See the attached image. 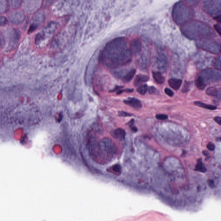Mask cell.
Wrapping results in <instances>:
<instances>
[{
	"label": "cell",
	"instance_id": "cell-7",
	"mask_svg": "<svg viewBox=\"0 0 221 221\" xmlns=\"http://www.w3.org/2000/svg\"><path fill=\"white\" fill-rule=\"evenodd\" d=\"M130 47V50L131 52L134 54H136L140 52L141 49V42L139 39H135L131 42Z\"/></svg>",
	"mask_w": 221,
	"mask_h": 221
},
{
	"label": "cell",
	"instance_id": "cell-31",
	"mask_svg": "<svg viewBox=\"0 0 221 221\" xmlns=\"http://www.w3.org/2000/svg\"><path fill=\"white\" fill-rule=\"evenodd\" d=\"M203 153L204 155L205 156H208L209 155V153L207 151L204 150L203 151Z\"/></svg>",
	"mask_w": 221,
	"mask_h": 221
},
{
	"label": "cell",
	"instance_id": "cell-30",
	"mask_svg": "<svg viewBox=\"0 0 221 221\" xmlns=\"http://www.w3.org/2000/svg\"><path fill=\"white\" fill-rule=\"evenodd\" d=\"M122 87H123V86H117L115 88V89H114L113 90H112L111 92H114L116 90H119L120 89H121V88H122Z\"/></svg>",
	"mask_w": 221,
	"mask_h": 221
},
{
	"label": "cell",
	"instance_id": "cell-17",
	"mask_svg": "<svg viewBox=\"0 0 221 221\" xmlns=\"http://www.w3.org/2000/svg\"><path fill=\"white\" fill-rule=\"evenodd\" d=\"M148 86L147 85V84H144L139 87V88L137 89V91L138 93L142 95H144L148 91Z\"/></svg>",
	"mask_w": 221,
	"mask_h": 221
},
{
	"label": "cell",
	"instance_id": "cell-19",
	"mask_svg": "<svg viewBox=\"0 0 221 221\" xmlns=\"http://www.w3.org/2000/svg\"><path fill=\"white\" fill-rule=\"evenodd\" d=\"M191 86V82H188V81H185L181 91L182 93L187 92L190 89Z\"/></svg>",
	"mask_w": 221,
	"mask_h": 221
},
{
	"label": "cell",
	"instance_id": "cell-27",
	"mask_svg": "<svg viewBox=\"0 0 221 221\" xmlns=\"http://www.w3.org/2000/svg\"><path fill=\"white\" fill-rule=\"evenodd\" d=\"M208 182L210 188H215V184H214V182L213 180L209 179L208 181Z\"/></svg>",
	"mask_w": 221,
	"mask_h": 221
},
{
	"label": "cell",
	"instance_id": "cell-10",
	"mask_svg": "<svg viewBox=\"0 0 221 221\" xmlns=\"http://www.w3.org/2000/svg\"><path fill=\"white\" fill-rule=\"evenodd\" d=\"M126 132L125 130L121 128L116 129L112 133L113 137L118 139H123L125 138Z\"/></svg>",
	"mask_w": 221,
	"mask_h": 221
},
{
	"label": "cell",
	"instance_id": "cell-3",
	"mask_svg": "<svg viewBox=\"0 0 221 221\" xmlns=\"http://www.w3.org/2000/svg\"><path fill=\"white\" fill-rule=\"evenodd\" d=\"M194 13L193 10L182 2L177 3L174 6L172 17L177 24H182L193 18Z\"/></svg>",
	"mask_w": 221,
	"mask_h": 221
},
{
	"label": "cell",
	"instance_id": "cell-28",
	"mask_svg": "<svg viewBox=\"0 0 221 221\" xmlns=\"http://www.w3.org/2000/svg\"><path fill=\"white\" fill-rule=\"evenodd\" d=\"M214 120H215V121L217 123H218L219 125H221V117H219V116H217V117H215V118H214Z\"/></svg>",
	"mask_w": 221,
	"mask_h": 221
},
{
	"label": "cell",
	"instance_id": "cell-15",
	"mask_svg": "<svg viewBox=\"0 0 221 221\" xmlns=\"http://www.w3.org/2000/svg\"><path fill=\"white\" fill-rule=\"evenodd\" d=\"M194 104L199 106V107L203 108H206L207 109L210 110H214L217 108L216 106L210 105L206 104L205 103H203L199 101H196L194 102Z\"/></svg>",
	"mask_w": 221,
	"mask_h": 221
},
{
	"label": "cell",
	"instance_id": "cell-9",
	"mask_svg": "<svg viewBox=\"0 0 221 221\" xmlns=\"http://www.w3.org/2000/svg\"><path fill=\"white\" fill-rule=\"evenodd\" d=\"M168 82L171 87L175 90H177L181 86L182 81L178 79L171 78L168 80Z\"/></svg>",
	"mask_w": 221,
	"mask_h": 221
},
{
	"label": "cell",
	"instance_id": "cell-18",
	"mask_svg": "<svg viewBox=\"0 0 221 221\" xmlns=\"http://www.w3.org/2000/svg\"><path fill=\"white\" fill-rule=\"evenodd\" d=\"M221 57L220 56L216 57L213 61V66L219 71L221 70Z\"/></svg>",
	"mask_w": 221,
	"mask_h": 221
},
{
	"label": "cell",
	"instance_id": "cell-24",
	"mask_svg": "<svg viewBox=\"0 0 221 221\" xmlns=\"http://www.w3.org/2000/svg\"><path fill=\"white\" fill-rule=\"evenodd\" d=\"M165 93L170 97L173 96L174 93L172 90L169 89L168 88H166L165 89Z\"/></svg>",
	"mask_w": 221,
	"mask_h": 221
},
{
	"label": "cell",
	"instance_id": "cell-4",
	"mask_svg": "<svg viewBox=\"0 0 221 221\" xmlns=\"http://www.w3.org/2000/svg\"><path fill=\"white\" fill-rule=\"evenodd\" d=\"M203 6L205 10L211 15L215 16V17L220 19L218 12L220 13V0H202Z\"/></svg>",
	"mask_w": 221,
	"mask_h": 221
},
{
	"label": "cell",
	"instance_id": "cell-2",
	"mask_svg": "<svg viewBox=\"0 0 221 221\" xmlns=\"http://www.w3.org/2000/svg\"><path fill=\"white\" fill-rule=\"evenodd\" d=\"M181 32L186 37L190 39L198 37H206L212 33V30L208 25L199 21H191L184 25Z\"/></svg>",
	"mask_w": 221,
	"mask_h": 221
},
{
	"label": "cell",
	"instance_id": "cell-23",
	"mask_svg": "<svg viewBox=\"0 0 221 221\" xmlns=\"http://www.w3.org/2000/svg\"><path fill=\"white\" fill-rule=\"evenodd\" d=\"M134 91V89H123V90H119L117 92V94H118V95H119V94H121L122 93H132Z\"/></svg>",
	"mask_w": 221,
	"mask_h": 221
},
{
	"label": "cell",
	"instance_id": "cell-22",
	"mask_svg": "<svg viewBox=\"0 0 221 221\" xmlns=\"http://www.w3.org/2000/svg\"><path fill=\"white\" fill-rule=\"evenodd\" d=\"M156 117L157 119L160 120H165L168 118V115L165 114H157Z\"/></svg>",
	"mask_w": 221,
	"mask_h": 221
},
{
	"label": "cell",
	"instance_id": "cell-29",
	"mask_svg": "<svg viewBox=\"0 0 221 221\" xmlns=\"http://www.w3.org/2000/svg\"><path fill=\"white\" fill-rule=\"evenodd\" d=\"M114 171H116V172H120L121 170V166L119 165H115L114 167Z\"/></svg>",
	"mask_w": 221,
	"mask_h": 221
},
{
	"label": "cell",
	"instance_id": "cell-16",
	"mask_svg": "<svg viewBox=\"0 0 221 221\" xmlns=\"http://www.w3.org/2000/svg\"><path fill=\"white\" fill-rule=\"evenodd\" d=\"M195 171L204 173L206 171V168L202 162V158H199L197 161V165H196Z\"/></svg>",
	"mask_w": 221,
	"mask_h": 221
},
{
	"label": "cell",
	"instance_id": "cell-26",
	"mask_svg": "<svg viewBox=\"0 0 221 221\" xmlns=\"http://www.w3.org/2000/svg\"><path fill=\"white\" fill-rule=\"evenodd\" d=\"M148 92L149 93V94H153L156 93V88L154 86H150L149 88H148Z\"/></svg>",
	"mask_w": 221,
	"mask_h": 221
},
{
	"label": "cell",
	"instance_id": "cell-6",
	"mask_svg": "<svg viewBox=\"0 0 221 221\" xmlns=\"http://www.w3.org/2000/svg\"><path fill=\"white\" fill-rule=\"evenodd\" d=\"M123 102L125 104L133 107L134 108L139 109L141 108L142 106L140 101L136 98H129L128 99L123 101Z\"/></svg>",
	"mask_w": 221,
	"mask_h": 221
},
{
	"label": "cell",
	"instance_id": "cell-1",
	"mask_svg": "<svg viewBox=\"0 0 221 221\" xmlns=\"http://www.w3.org/2000/svg\"><path fill=\"white\" fill-rule=\"evenodd\" d=\"M132 52L127 48V42L123 38L112 40L102 51L100 60L103 65L109 69H116L129 63Z\"/></svg>",
	"mask_w": 221,
	"mask_h": 221
},
{
	"label": "cell",
	"instance_id": "cell-5",
	"mask_svg": "<svg viewBox=\"0 0 221 221\" xmlns=\"http://www.w3.org/2000/svg\"><path fill=\"white\" fill-rule=\"evenodd\" d=\"M197 45L199 48L212 53H218L220 51V45L217 43L208 40L198 42Z\"/></svg>",
	"mask_w": 221,
	"mask_h": 221
},
{
	"label": "cell",
	"instance_id": "cell-20",
	"mask_svg": "<svg viewBox=\"0 0 221 221\" xmlns=\"http://www.w3.org/2000/svg\"><path fill=\"white\" fill-rule=\"evenodd\" d=\"M118 115L120 117H131V116H132L133 115V114H132L131 113H128L127 112L121 111V112H118Z\"/></svg>",
	"mask_w": 221,
	"mask_h": 221
},
{
	"label": "cell",
	"instance_id": "cell-12",
	"mask_svg": "<svg viewBox=\"0 0 221 221\" xmlns=\"http://www.w3.org/2000/svg\"><path fill=\"white\" fill-rule=\"evenodd\" d=\"M196 86L200 90H203L206 86L204 80L201 76H198L195 80Z\"/></svg>",
	"mask_w": 221,
	"mask_h": 221
},
{
	"label": "cell",
	"instance_id": "cell-13",
	"mask_svg": "<svg viewBox=\"0 0 221 221\" xmlns=\"http://www.w3.org/2000/svg\"><path fill=\"white\" fill-rule=\"evenodd\" d=\"M153 78L157 84H162L165 82V78L160 72H153Z\"/></svg>",
	"mask_w": 221,
	"mask_h": 221
},
{
	"label": "cell",
	"instance_id": "cell-25",
	"mask_svg": "<svg viewBox=\"0 0 221 221\" xmlns=\"http://www.w3.org/2000/svg\"><path fill=\"white\" fill-rule=\"evenodd\" d=\"M207 149H208L209 150H210V151H213L215 150V145H214L213 143H212V142H210V143H208L207 144Z\"/></svg>",
	"mask_w": 221,
	"mask_h": 221
},
{
	"label": "cell",
	"instance_id": "cell-14",
	"mask_svg": "<svg viewBox=\"0 0 221 221\" xmlns=\"http://www.w3.org/2000/svg\"><path fill=\"white\" fill-rule=\"evenodd\" d=\"M206 93L209 95L214 97H220V92L216 88L214 87H210L208 88L206 90Z\"/></svg>",
	"mask_w": 221,
	"mask_h": 221
},
{
	"label": "cell",
	"instance_id": "cell-11",
	"mask_svg": "<svg viewBox=\"0 0 221 221\" xmlns=\"http://www.w3.org/2000/svg\"><path fill=\"white\" fill-rule=\"evenodd\" d=\"M136 71L135 69H133L127 72L123 77H122V81L123 82L127 83L132 80L135 75Z\"/></svg>",
	"mask_w": 221,
	"mask_h": 221
},
{
	"label": "cell",
	"instance_id": "cell-21",
	"mask_svg": "<svg viewBox=\"0 0 221 221\" xmlns=\"http://www.w3.org/2000/svg\"><path fill=\"white\" fill-rule=\"evenodd\" d=\"M134 119L131 120V121H130V122L128 123V125L130 127L131 130H132L134 132H136L138 130V129L135 126H134Z\"/></svg>",
	"mask_w": 221,
	"mask_h": 221
},
{
	"label": "cell",
	"instance_id": "cell-8",
	"mask_svg": "<svg viewBox=\"0 0 221 221\" xmlns=\"http://www.w3.org/2000/svg\"><path fill=\"white\" fill-rule=\"evenodd\" d=\"M149 78L148 76L145 75L139 74L135 77L134 82V86H140V84L143 82H146L148 81Z\"/></svg>",
	"mask_w": 221,
	"mask_h": 221
}]
</instances>
